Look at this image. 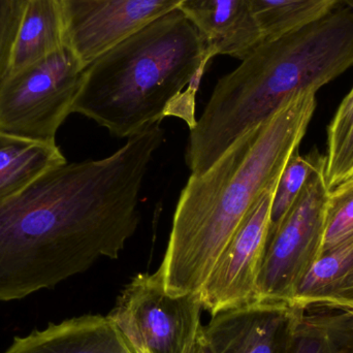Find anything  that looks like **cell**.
<instances>
[{
  "label": "cell",
  "instance_id": "cell-1",
  "mask_svg": "<svg viewBox=\"0 0 353 353\" xmlns=\"http://www.w3.org/2000/svg\"><path fill=\"white\" fill-rule=\"evenodd\" d=\"M163 139L154 124L111 157L60 165L0 201V301L118 259L140 223L139 195Z\"/></svg>",
  "mask_w": 353,
  "mask_h": 353
},
{
  "label": "cell",
  "instance_id": "cell-2",
  "mask_svg": "<svg viewBox=\"0 0 353 353\" xmlns=\"http://www.w3.org/2000/svg\"><path fill=\"white\" fill-rule=\"evenodd\" d=\"M315 109L314 91L294 95L208 171L190 176L159 269L168 294H199L243 218L299 150Z\"/></svg>",
  "mask_w": 353,
  "mask_h": 353
},
{
  "label": "cell",
  "instance_id": "cell-3",
  "mask_svg": "<svg viewBox=\"0 0 353 353\" xmlns=\"http://www.w3.org/2000/svg\"><path fill=\"white\" fill-rule=\"evenodd\" d=\"M352 66L353 10L341 3L303 28L263 39L218 81L203 115L190 128L186 161L191 175L208 171L290 97L317 92Z\"/></svg>",
  "mask_w": 353,
  "mask_h": 353
},
{
  "label": "cell",
  "instance_id": "cell-4",
  "mask_svg": "<svg viewBox=\"0 0 353 353\" xmlns=\"http://www.w3.org/2000/svg\"><path fill=\"white\" fill-rule=\"evenodd\" d=\"M211 57L179 8L122 39L91 62L72 107L118 138H132L194 105Z\"/></svg>",
  "mask_w": 353,
  "mask_h": 353
},
{
  "label": "cell",
  "instance_id": "cell-5",
  "mask_svg": "<svg viewBox=\"0 0 353 353\" xmlns=\"http://www.w3.org/2000/svg\"><path fill=\"white\" fill-rule=\"evenodd\" d=\"M86 68L68 48L0 81V132L41 142L72 113Z\"/></svg>",
  "mask_w": 353,
  "mask_h": 353
},
{
  "label": "cell",
  "instance_id": "cell-6",
  "mask_svg": "<svg viewBox=\"0 0 353 353\" xmlns=\"http://www.w3.org/2000/svg\"><path fill=\"white\" fill-rule=\"evenodd\" d=\"M199 294L172 296L157 270L139 274L108 316L134 353H188L201 332Z\"/></svg>",
  "mask_w": 353,
  "mask_h": 353
},
{
  "label": "cell",
  "instance_id": "cell-7",
  "mask_svg": "<svg viewBox=\"0 0 353 353\" xmlns=\"http://www.w3.org/2000/svg\"><path fill=\"white\" fill-rule=\"evenodd\" d=\"M330 191L325 159L268 239L257 278L256 300L292 303L299 284L321 255Z\"/></svg>",
  "mask_w": 353,
  "mask_h": 353
},
{
  "label": "cell",
  "instance_id": "cell-8",
  "mask_svg": "<svg viewBox=\"0 0 353 353\" xmlns=\"http://www.w3.org/2000/svg\"><path fill=\"white\" fill-rule=\"evenodd\" d=\"M276 185L265 189L253 203L199 292L203 309L212 316L256 300L257 278L267 246Z\"/></svg>",
  "mask_w": 353,
  "mask_h": 353
},
{
  "label": "cell",
  "instance_id": "cell-9",
  "mask_svg": "<svg viewBox=\"0 0 353 353\" xmlns=\"http://www.w3.org/2000/svg\"><path fill=\"white\" fill-rule=\"evenodd\" d=\"M184 0H60L64 45L85 68Z\"/></svg>",
  "mask_w": 353,
  "mask_h": 353
},
{
  "label": "cell",
  "instance_id": "cell-10",
  "mask_svg": "<svg viewBox=\"0 0 353 353\" xmlns=\"http://www.w3.org/2000/svg\"><path fill=\"white\" fill-rule=\"evenodd\" d=\"M305 309L254 300L218 312L203 334L213 353H288Z\"/></svg>",
  "mask_w": 353,
  "mask_h": 353
},
{
  "label": "cell",
  "instance_id": "cell-11",
  "mask_svg": "<svg viewBox=\"0 0 353 353\" xmlns=\"http://www.w3.org/2000/svg\"><path fill=\"white\" fill-rule=\"evenodd\" d=\"M179 10L193 25L210 57L241 60L263 41L249 0H184Z\"/></svg>",
  "mask_w": 353,
  "mask_h": 353
},
{
  "label": "cell",
  "instance_id": "cell-12",
  "mask_svg": "<svg viewBox=\"0 0 353 353\" xmlns=\"http://www.w3.org/2000/svg\"><path fill=\"white\" fill-rule=\"evenodd\" d=\"M3 353H134L109 316L83 315L16 337Z\"/></svg>",
  "mask_w": 353,
  "mask_h": 353
},
{
  "label": "cell",
  "instance_id": "cell-13",
  "mask_svg": "<svg viewBox=\"0 0 353 353\" xmlns=\"http://www.w3.org/2000/svg\"><path fill=\"white\" fill-rule=\"evenodd\" d=\"M290 304L304 309L353 310V240L321 254L299 284Z\"/></svg>",
  "mask_w": 353,
  "mask_h": 353
},
{
  "label": "cell",
  "instance_id": "cell-14",
  "mask_svg": "<svg viewBox=\"0 0 353 353\" xmlns=\"http://www.w3.org/2000/svg\"><path fill=\"white\" fill-rule=\"evenodd\" d=\"M64 47L60 0H26L6 76L16 74Z\"/></svg>",
  "mask_w": 353,
  "mask_h": 353
},
{
  "label": "cell",
  "instance_id": "cell-15",
  "mask_svg": "<svg viewBox=\"0 0 353 353\" xmlns=\"http://www.w3.org/2000/svg\"><path fill=\"white\" fill-rule=\"evenodd\" d=\"M65 163L56 142L0 132V201L18 194L43 174Z\"/></svg>",
  "mask_w": 353,
  "mask_h": 353
},
{
  "label": "cell",
  "instance_id": "cell-16",
  "mask_svg": "<svg viewBox=\"0 0 353 353\" xmlns=\"http://www.w3.org/2000/svg\"><path fill=\"white\" fill-rule=\"evenodd\" d=\"M288 353H353V311L325 306L305 309Z\"/></svg>",
  "mask_w": 353,
  "mask_h": 353
},
{
  "label": "cell",
  "instance_id": "cell-17",
  "mask_svg": "<svg viewBox=\"0 0 353 353\" xmlns=\"http://www.w3.org/2000/svg\"><path fill=\"white\" fill-rule=\"evenodd\" d=\"M263 39H276L325 17L338 0H249Z\"/></svg>",
  "mask_w": 353,
  "mask_h": 353
},
{
  "label": "cell",
  "instance_id": "cell-18",
  "mask_svg": "<svg viewBox=\"0 0 353 353\" xmlns=\"http://www.w3.org/2000/svg\"><path fill=\"white\" fill-rule=\"evenodd\" d=\"M325 179L330 189L353 180V86L327 128Z\"/></svg>",
  "mask_w": 353,
  "mask_h": 353
},
{
  "label": "cell",
  "instance_id": "cell-19",
  "mask_svg": "<svg viewBox=\"0 0 353 353\" xmlns=\"http://www.w3.org/2000/svg\"><path fill=\"white\" fill-rule=\"evenodd\" d=\"M323 159L325 155H321L316 151L301 155L298 150L290 157L279 176L274 192L268 239L279 228L302 193L309 178L323 163Z\"/></svg>",
  "mask_w": 353,
  "mask_h": 353
},
{
  "label": "cell",
  "instance_id": "cell-20",
  "mask_svg": "<svg viewBox=\"0 0 353 353\" xmlns=\"http://www.w3.org/2000/svg\"><path fill=\"white\" fill-rule=\"evenodd\" d=\"M353 240V180L330 191L321 252ZM321 256V255H319Z\"/></svg>",
  "mask_w": 353,
  "mask_h": 353
},
{
  "label": "cell",
  "instance_id": "cell-21",
  "mask_svg": "<svg viewBox=\"0 0 353 353\" xmlns=\"http://www.w3.org/2000/svg\"><path fill=\"white\" fill-rule=\"evenodd\" d=\"M17 34V25L0 14V81L6 76Z\"/></svg>",
  "mask_w": 353,
  "mask_h": 353
},
{
  "label": "cell",
  "instance_id": "cell-22",
  "mask_svg": "<svg viewBox=\"0 0 353 353\" xmlns=\"http://www.w3.org/2000/svg\"><path fill=\"white\" fill-rule=\"evenodd\" d=\"M188 353H213L209 344H208L207 340L203 337V327H201V332L197 335L196 339H195L194 343L191 346Z\"/></svg>",
  "mask_w": 353,
  "mask_h": 353
},
{
  "label": "cell",
  "instance_id": "cell-23",
  "mask_svg": "<svg viewBox=\"0 0 353 353\" xmlns=\"http://www.w3.org/2000/svg\"><path fill=\"white\" fill-rule=\"evenodd\" d=\"M338 1H339V3H341L342 6H346V8L353 10V0H338Z\"/></svg>",
  "mask_w": 353,
  "mask_h": 353
},
{
  "label": "cell",
  "instance_id": "cell-24",
  "mask_svg": "<svg viewBox=\"0 0 353 353\" xmlns=\"http://www.w3.org/2000/svg\"><path fill=\"white\" fill-rule=\"evenodd\" d=\"M353 311V310H352Z\"/></svg>",
  "mask_w": 353,
  "mask_h": 353
}]
</instances>
